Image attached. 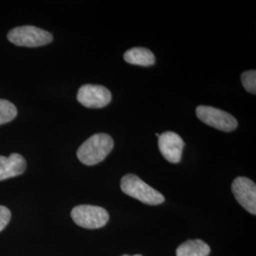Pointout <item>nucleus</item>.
Here are the masks:
<instances>
[{"mask_svg":"<svg viewBox=\"0 0 256 256\" xmlns=\"http://www.w3.org/2000/svg\"><path fill=\"white\" fill-rule=\"evenodd\" d=\"M8 39L16 46L37 48L52 43L54 36L50 32L40 28L23 26L10 30Z\"/></svg>","mask_w":256,"mask_h":256,"instance_id":"3","label":"nucleus"},{"mask_svg":"<svg viewBox=\"0 0 256 256\" xmlns=\"http://www.w3.org/2000/svg\"><path fill=\"white\" fill-rule=\"evenodd\" d=\"M120 189L126 194L147 205H158L165 200L164 196L160 192L135 174H128L122 176Z\"/></svg>","mask_w":256,"mask_h":256,"instance_id":"2","label":"nucleus"},{"mask_svg":"<svg viewBox=\"0 0 256 256\" xmlns=\"http://www.w3.org/2000/svg\"><path fill=\"white\" fill-rule=\"evenodd\" d=\"M124 59L128 64L150 66L155 64V55L146 48H132L124 54Z\"/></svg>","mask_w":256,"mask_h":256,"instance_id":"10","label":"nucleus"},{"mask_svg":"<svg viewBox=\"0 0 256 256\" xmlns=\"http://www.w3.org/2000/svg\"><path fill=\"white\" fill-rule=\"evenodd\" d=\"M184 146L182 138L172 131H166L158 137L160 151L171 164L180 162Z\"/></svg>","mask_w":256,"mask_h":256,"instance_id":"8","label":"nucleus"},{"mask_svg":"<svg viewBox=\"0 0 256 256\" xmlns=\"http://www.w3.org/2000/svg\"><path fill=\"white\" fill-rule=\"evenodd\" d=\"M74 222L86 229H99L106 225L110 220L108 210L94 205H79L72 210Z\"/></svg>","mask_w":256,"mask_h":256,"instance_id":"4","label":"nucleus"},{"mask_svg":"<svg viewBox=\"0 0 256 256\" xmlns=\"http://www.w3.org/2000/svg\"><path fill=\"white\" fill-rule=\"evenodd\" d=\"M10 220V212L5 206H0V232L5 229Z\"/></svg>","mask_w":256,"mask_h":256,"instance_id":"14","label":"nucleus"},{"mask_svg":"<svg viewBox=\"0 0 256 256\" xmlns=\"http://www.w3.org/2000/svg\"><path fill=\"white\" fill-rule=\"evenodd\" d=\"M196 112L202 122L220 131L232 132L238 128V120L226 111L208 106H200L196 108Z\"/></svg>","mask_w":256,"mask_h":256,"instance_id":"5","label":"nucleus"},{"mask_svg":"<svg viewBox=\"0 0 256 256\" xmlns=\"http://www.w3.org/2000/svg\"><path fill=\"white\" fill-rule=\"evenodd\" d=\"M210 248L207 243L200 239L188 240L176 248V256H208Z\"/></svg>","mask_w":256,"mask_h":256,"instance_id":"11","label":"nucleus"},{"mask_svg":"<svg viewBox=\"0 0 256 256\" xmlns=\"http://www.w3.org/2000/svg\"><path fill=\"white\" fill-rule=\"evenodd\" d=\"M241 82L244 88L252 94L256 93V72L248 70L241 75Z\"/></svg>","mask_w":256,"mask_h":256,"instance_id":"13","label":"nucleus"},{"mask_svg":"<svg viewBox=\"0 0 256 256\" xmlns=\"http://www.w3.org/2000/svg\"><path fill=\"white\" fill-rule=\"evenodd\" d=\"M140 256V254H136V256H128V254H124V256Z\"/></svg>","mask_w":256,"mask_h":256,"instance_id":"15","label":"nucleus"},{"mask_svg":"<svg viewBox=\"0 0 256 256\" xmlns=\"http://www.w3.org/2000/svg\"><path fill=\"white\" fill-rule=\"evenodd\" d=\"M16 115L18 110L12 102L0 99V126L12 122Z\"/></svg>","mask_w":256,"mask_h":256,"instance_id":"12","label":"nucleus"},{"mask_svg":"<svg viewBox=\"0 0 256 256\" xmlns=\"http://www.w3.org/2000/svg\"><path fill=\"white\" fill-rule=\"evenodd\" d=\"M114 147V140L108 134L97 133L88 138L77 150L79 160L84 165L98 164L102 162Z\"/></svg>","mask_w":256,"mask_h":256,"instance_id":"1","label":"nucleus"},{"mask_svg":"<svg viewBox=\"0 0 256 256\" xmlns=\"http://www.w3.org/2000/svg\"><path fill=\"white\" fill-rule=\"evenodd\" d=\"M112 99L111 92L99 84H84L78 93L77 100L88 108H102L110 104Z\"/></svg>","mask_w":256,"mask_h":256,"instance_id":"6","label":"nucleus"},{"mask_svg":"<svg viewBox=\"0 0 256 256\" xmlns=\"http://www.w3.org/2000/svg\"><path fill=\"white\" fill-rule=\"evenodd\" d=\"M232 191L238 203L252 214H256V185L252 180L239 176L232 184Z\"/></svg>","mask_w":256,"mask_h":256,"instance_id":"7","label":"nucleus"},{"mask_svg":"<svg viewBox=\"0 0 256 256\" xmlns=\"http://www.w3.org/2000/svg\"><path fill=\"white\" fill-rule=\"evenodd\" d=\"M27 162L23 156L14 153L9 156H0V182L23 174Z\"/></svg>","mask_w":256,"mask_h":256,"instance_id":"9","label":"nucleus"}]
</instances>
